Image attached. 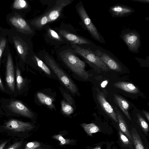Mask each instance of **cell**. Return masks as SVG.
Returning <instances> with one entry per match:
<instances>
[{"instance_id":"cell-4","label":"cell","mask_w":149,"mask_h":149,"mask_svg":"<svg viewBox=\"0 0 149 149\" xmlns=\"http://www.w3.org/2000/svg\"><path fill=\"white\" fill-rule=\"evenodd\" d=\"M45 61L46 63L67 88L73 93H77L78 90L76 85L71 78L58 66L55 61L47 55L45 56Z\"/></svg>"},{"instance_id":"cell-16","label":"cell","mask_w":149,"mask_h":149,"mask_svg":"<svg viewBox=\"0 0 149 149\" xmlns=\"http://www.w3.org/2000/svg\"><path fill=\"white\" fill-rule=\"evenodd\" d=\"M59 32L66 39L72 43L73 44H90V42L89 40L65 30H60Z\"/></svg>"},{"instance_id":"cell-39","label":"cell","mask_w":149,"mask_h":149,"mask_svg":"<svg viewBox=\"0 0 149 149\" xmlns=\"http://www.w3.org/2000/svg\"><path fill=\"white\" fill-rule=\"evenodd\" d=\"M94 149H101V148L100 147H98Z\"/></svg>"},{"instance_id":"cell-13","label":"cell","mask_w":149,"mask_h":149,"mask_svg":"<svg viewBox=\"0 0 149 149\" xmlns=\"http://www.w3.org/2000/svg\"><path fill=\"white\" fill-rule=\"evenodd\" d=\"M123 38L130 51L133 52L138 51L140 41L139 37L136 33L130 32L125 33L123 36Z\"/></svg>"},{"instance_id":"cell-35","label":"cell","mask_w":149,"mask_h":149,"mask_svg":"<svg viewBox=\"0 0 149 149\" xmlns=\"http://www.w3.org/2000/svg\"><path fill=\"white\" fill-rule=\"evenodd\" d=\"M143 113L145 115V116L147 118L148 121H149V113L147 111L145 110H142Z\"/></svg>"},{"instance_id":"cell-20","label":"cell","mask_w":149,"mask_h":149,"mask_svg":"<svg viewBox=\"0 0 149 149\" xmlns=\"http://www.w3.org/2000/svg\"><path fill=\"white\" fill-rule=\"evenodd\" d=\"M28 4L27 2L24 0H15L11 5V8L12 11H15L22 13L24 10L28 8Z\"/></svg>"},{"instance_id":"cell-8","label":"cell","mask_w":149,"mask_h":149,"mask_svg":"<svg viewBox=\"0 0 149 149\" xmlns=\"http://www.w3.org/2000/svg\"><path fill=\"white\" fill-rule=\"evenodd\" d=\"M72 1L60 0L57 1L55 5L47 12L49 23L54 21L59 17L63 8L72 3Z\"/></svg>"},{"instance_id":"cell-40","label":"cell","mask_w":149,"mask_h":149,"mask_svg":"<svg viewBox=\"0 0 149 149\" xmlns=\"http://www.w3.org/2000/svg\"><path fill=\"white\" fill-rule=\"evenodd\" d=\"M37 149H43V148H37Z\"/></svg>"},{"instance_id":"cell-18","label":"cell","mask_w":149,"mask_h":149,"mask_svg":"<svg viewBox=\"0 0 149 149\" xmlns=\"http://www.w3.org/2000/svg\"><path fill=\"white\" fill-rule=\"evenodd\" d=\"M113 85L116 87L127 92L137 93L139 92L138 88L133 84L130 82L119 81L114 83Z\"/></svg>"},{"instance_id":"cell-27","label":"cell","mask_w":149,"mask_h":149,"mask_svg":"<svg viewBox=\"0 0 149 149\" xmlns=\"http://www.w3.org/2000/svg\"><path fill=\"white\" fill-rule=\"evenodd\" d=\"M139 124L143 131L146 134L149 131L148 125L143 118L139 113L137 114Z\"/></svg>"},{"instance_id":"cell-34","label":"cell","mask_w":149,"mask_h":149,"mask_svg":"<svg viewBox=\"0 0 149 149\" xmlns=\"http://www.w3.org/2000/svg\"><path fill=\"white\" fill-rule=\"evenodd\" d=\"M108 81L105 80L103 81L101 84V86L102 88H105L108 84Z\"/></svg>"},{"instance_id":"cell-26","label":"cell","mask_w":149,"mask_h":149,"mask_svg":"<svg viewBox=\"0 0 149 149\" xmlns=\"http://www.w3.org/2000/svg\"><path fill=\"white\" fill-rule=\"evenodd\" d=\"M33 57L36 61L38 66L40 67L46 74L50 75L51 72L48 66L41 60L36 56L34 55Z\"/></svg>"},{"instance_id":"cell-21","label":"cell","mask_w":149,"mask_h":149,"mask_svg":"<svg viewBox=\"0 0 149 149\" xmlns=\"http://www.w3.org/2000/svg\"><path fill=\"white\" fill-rule=\"evenodd\" d=\"M131 133L135 149H145L140 136L135 128L132 129Z\"/></svg>"},{"instance_id":"cell-37","label":"cell","mask_w":149,"mask_h":149,"mask_svg":"<svg viewBox=\"0 0 149 149\" xmlns=\"http://www.w3.org/2000/svg\"><path fill=\"white\" fill-rule=\"evenodd\" d=\"M0 88L2 91H4L5 88L2 81L0 77Z\"/></svg>"},{"instance_id":"cell-33","label":"cell","mask_w":149,"mask_h":149,"mask_svg":"<svg viewBox=\"0 0 149 149\" xmlns=\"http://www.w3.org/2000/svg\"><path fill=\"white\" fill-rule=\"evenodd\" d=\"M21 142H16L10 146L7 149H17L21 146Z\"/></svg>"},{"instance_id":"cell-25","label":"cell","mask_w":149,"mask_h":149,"mask_svg":"<svg viewBox=\"0 0 149 149\" xmlns=\"http://www.w3.org/2000/svg\"><path fill=\"white\" fill-rule=\"evenodd\" d=\"M61 110L63 113L69 115L73 112L74 108L69 103L63 100L61 101Z\"/></svg>"},{"instance_id":"cell-11","label":"cell","mask_w":149,"mask_h":149,"mask_svg":"<svg viewBox=\"0 0 149 149\" xmlns=\"http://www.w3.org/2000/svg\"><path fill=\"white\" fill-rule=\"evenodd\" d=\"M94 53L109 68L116 71H122V68L120 64L108 54L99 50H96Z\"/></svg>"},{"instance_id":"cell-5","label":"cell","mask_w":149,"mask_h":149,"mask_svg":"<svg viewBox=\"0 0 149 149\" xmlns=\"http://www.w3.org/2000/svg\"><path fill=\"white\" fill-rule=\"evenodd\" d=\"M72 47L76 53L82 56L89 62L103 70L107 71L109 70L107 65L92 51L81 47L74 44H72Z\"/></svg>"},{"instance_id":"cell-19","label":"cell","mask_w":149,"mask_h":149,"mask_svg":"<svg viewBox=\"0 0 149 149\" xmlns=\"http://www.w3.org/2000/svg\"><path fill=\"white\" fill-rule=\"evenodd\" d=\"M114 96L117 104L127 118L130 120H131L128 112L130 107L129 103L124 98L120 96L114 95Z\"/></svg>"},{"instance_id":"cell-12","label":"cell","mask_w":149,"mask_h":149,"mask_svg":"<svg viewBox=\"0 0 149 149\" xmlns=\"http://www.w3.org/2000/svg\"><path fill=\"white\" fill-rule=\"evenodd\" d=\"M8 107L12 111L15 113L28 118L33 117L32 112L20 101H12Z\"/></svg>"},{"instance_id":"cell-23","label":"cell","mask_w":149,"mask_h":149,"mask_svg":"<svg viewBox=\"0 0 149 149\" xmlns=\"http://www.w3.org/2000/svg\"><path fill=\"white\" fill-rule=\"evenodd\" d=\"M48 23V19L46 13L43 15L31 21L30 24L37 28H41Z\"/></svg>"},{"instance_id":"cell-10","label":"cell","mask_w":149,"mask_h":149,"mask_svg":"<svg viewBox=\"0 0 149 149\" xmlns=\"http://www.w3.org/2000/svg\"><path fill=\"white\" fill-rule=\"evenodd\" d=\"M97 100L105 113L116 123L118 122L116 114L111 106L106 100L102 93L98 92L97 95Z\"/></svg>"},{"instance_id":"cell-1","label":"cell","mask_w":149,"mask_h":149,"mask_svg":"<svg viewBox=\"0 0 149 149\" xmlns=\"http://www.w3.org/2000/svg\"><path fill=\"white\" fill-rule=\"evenodd\" d=\"M5 29L7 34L8 43L13 47L17 57L20 60L25 62L30 49L26 39L27 36L11 28Z\"/></svg>"},{"instance_id":"cell-14","label":"cell","mask_w":149,"mask_h":149,"mask_svg":"<svg viewBox=\"0 0 149 149\" xmlns=\"http://www.w3.org/2000/svg\"><path fill=\"white\" fill-rule=\"evenodd\" d=\"M109 11L113 17H120L128 15L134 12L131 8L126 6L117 5L109 8Z\"/></svg>"},{"instance_id":"cell-17","label":"cell","mask_w":149,"mask_h":149,"mask_svg":"<svg viewBox=\"0 0 149 149\" xmlns=\"http://www.w3.org/2000/svg\"><path fill=\"white\" fill-rule=\"evenodd\" d=\"M0 66L1 59L5 56L6 49L8 46V37L5 29L0 27Z\"/></svg>"},{"instance_id":"cell-36","label":"cell","mask_w":149,"mask_h":149,"mask_svg":"<svg viewBox=\"0 0 149 149\" xmlns=\"http://www.w3.org/2000/svg\"><path fill=\"white\" fill-rule=\"evenodd\" d=\"M132 1H138L141 3H149L148 0H132Z\"/></svg>"},{"instance_id":"cell-32","label":"cell","mask_w":149,"mask_h":149,"mask_svg":"<svg viewBox=\"0 0 149 149\" xmlns=\"http://www.w3.org/2000/svg\"><path fill=\"white\" fill-rule=\"evenodd\" d=\"M48 32L50 36L54 39L59 41L62 40V39L60 36L54 30L51 29H49Z\"/></svg>"},{"instance_id":"cell-28","label":"cell","mask_w":149,"mask_h":149,"mask_svg":"<svg viewBox=\"0 0 149 149\" xmlns=\"http://www.w3.org/2000/svg\"><path fill=\"white\" fill-rule=\"evenodd\" d=\"M17 86L18 90L20 91L22 89L24 83L23 78L21 74L20 71L18 67L16 71Z\"/></svg>"},{"instance_id":"cell-22","label":"cell","mask_w":149,"mask_h":149,"mask_svg":"<svg viewBox=\"0 0 149 149\" xmlns=\"http://www.w3.org/2000/svg\"><path fill=\"white\" fill-rule=\"evenodd\" d=\"M37 95L39 100L41 103L51 108H55L53 100L51 97L41 92L38 93Z\"/></svg>"},{"instance_id":"cell-24","label":"cell","mask_w":149,"mask_h":149,"mask_svg":"<svg viewBox=\"0 0 149 149\" xmlns=\"http://www.w3.org/2000/svg\"><path fill=\"white\" fill-rule=\"evenodd\" d=\"M87 134L90 136H92L93 134L100 131L99 128L94 123L87 124L83 123L81 124Z\"/></svg>"},{"instance_id":"cell-29","label":"cell","mask_w":149,"mask_h":149,"mask_svg":"<svg viewBox=\"0 0 149 149\" xmlns=\"http://www.w3.org/2000/svg\"><path fill=\"white\" fill-rule=\"evenodd\" d=\"M52 138L59 141L60 142V144L61 146L69 144L71 142L70 139L64 138L61 134L54 135L52 136Z\"/></svg>"},{"instance_id":"cell-30","label":"cell","mask_w":149,"mask_h":149,"mask_svg":"<svg viewBox=\"0 0 149 149\" xmlns=\"http://www.w3.org/2000/svg\"><path fill=\"white\" fill-rule=\"evenodd\" d=\"M118 134L120 139L124 145L126 146H129L131 144L128 139L120 129L119 130Z\"/></svg>"},{"instance_id":"cell-7","label":"cell","mask_w":149,"mask_h":149,"mask_svg":"<svg viewBox=\"0 0 149 149\" xmlns=\"http://www.w3.org/2000/svg\"><path fill=\"white\" fill-rule=\"evenodd\" d=\"M78 12L84 24L92 36L96 40L101 42V35L83 6L78 8Z\"/></svg>"},{"instance_id":"cell-9","label":"cell","mask_w":149,"mask_h":149,"mask_svg":"<svg viewBox=\"0 0 149 149\" xmlns=\"http://www.w3.org/2000/svg\"><path fill=\"white\" fill-rule=\"evenodd\" d=\"M7 129L16 132H24L30 130L33 127L30 123L23 122L15 119L8 121L5 125Z\"/></svg>"},{"instance_id":"cell-38","label":"cell","mask_w":149,"mask_h":149,"mask_svg":"<svg viewBox=\"0 0 149 149\" xmlns=\"http://www.w3.org/2000/svg\"><path fill=\"white\" fill-rule=\"evenodd\" d=\"M7 142V141H6L2 143L0 145V149H3L6 145Z\"/></svg>"},{"instance_id":"cell-31","label":"cell","mask_w":149,"mask_h":149,"mask_svg":"<svg viewBox=\"0 0 149 149\" xmlns=\"http://www.w3.org/2000/svg\"><path fill=\"white\" fill-rule=\"evenodd\" d=\"M40 146V144L38 142H31L26 144L24 149H35L39 148Z\"/></svg>"},{"instance_id":"cell-2","label":"cell","mask_w":149,"mask_h":149,"mask_svg":"<svg viewBox=\"0 0 149 149\" xmlns=\"http://www.w3.org/2000/svg\"><path fill=\"white\" fill-rule=\"evenodd\" d=\"M6 18L7 24L11 29L27 36L33 33L32 29L22 13L12 11L6 15Z\"/></svg>"},{"instance_id":"cell-6","label":"cell","mask_w":149,"mask_h":149,"mask_svg":"<svg viewBox=\"0 0 149 149\" xmlns=\"http://www.w3.org/2000/svg\"><path fill=\"white\" fill-rule=\"evenodd\" d=\"M5 56L6 57V81L9 88L13 92L15 88L14 68L12 54L9 46L6 49Z\"/></svg>"},{"instance_id":"cell-15","label":"cell","mask_w":149,"mask_h":149,"mask_svg":"<svg viewBox=\"0 0 149 149\" xmlns=\"http://www.w3.org/2000/svg\"><path fill=\"white\" fill-rule=\"evenodd\" d=\"M114 109L118 122L120 130L127 137L132 144L133 141L132 135L124 117L116 107H115Z\"/></svg>"},{"instance_id":"cell-3","label":"cell","mask_w":149,"mask_h":149,"mask_svg":"<svg viewBox=\"0 0 149 149\" xmlns=\"http://www.w3.org/2000/svg\"><path fill=\"white\" fill-rule=\"evenodd\" d=\"M62 59L68 67L75 74L85 79L89 75L85 70V62L72 52H66L62 55Z\"/></svg>"}]
</instances>
